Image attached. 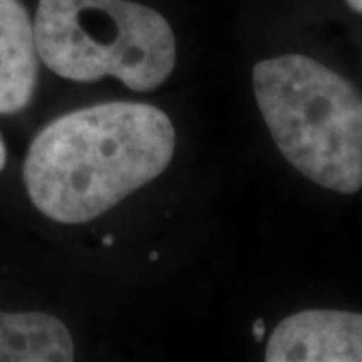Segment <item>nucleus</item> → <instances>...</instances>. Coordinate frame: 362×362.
<instances>
[{
    "label": "nucleus",
    "mask_w": 362,
    "mask_h": 362,
    "mask_svg": "<svg viewBox=\"0 0 362 362\" xmlns=\"http://www.w3.org/2000/svg\"><path fill=\"white\" fill-rule=\"evenodd\" d=\"M175 151L168 113L111 101L54 119L33 139L25 185L33 206L59 223H87L159 177Z\"/></svg>",
    "instance_id": "f257e3e1"
},
{
    "label": "nucleus",
    "mask_w": 362,
    "mask_h": 362,
    "mask_svg": "<svg viewBox=\"0 0 362 362\" xmlns=\"http://www.w3.org/2000/svg\"><path fill=\"white\" fill-rule=\"evenodd\" d=\"M252 78L259 113L280 153L324 189L361 192V90L304 54L259 61Z\"/></svg>",
    "instance_id": "f03ea898"
},
{
    "label": "nucleus",
    "mask_w": 362,
    "mask_h": 362,
    "mask_svg": "<svg viewBox=\"0 0 362 362\" xmlns=\"http://www.w3.org/2000/svg\"><path fill=\"white\" fill-rule=\"evenodd\" d=\"M33 26L39 59L69 81L113 77L127 89L149 93L177 63L165 16L133 0H39Z\"/></svg>",
    "instance_id": "7ed1b4c3"
},
{
    "label": "nucleus",
    "mask_w": 362,
    "mask_h": 362,
    "mask_svg": "<svg viewBox=\"0 0 362 362\" xmlns=\"http://www.w3.org/2000/svg\"><path fill=\"white\" fill-rule=\"evenodd\" d=\"M268 362H362V314L330 308L300 310L274 328Z\"/></svg>",
    "instance_id": "20e7f679"
},
{
    "label": "nucleus",
    "mask_w": 362,
    "mask_h": 362,
    "mask_svg": "<svg viewBox=\"0 0 362 362\" xmlns=\"http://www.w3.org/2000/svg\"><path fill=\"white\" fill-rule=\"evenodd\" d=\"M39 78L35 26L21 0H0V115L23 111Z\"/></svg>",
    "instance_id": "39448f33"
},
{
    "label": "nucleus",
    "mask_w": 362,
    "mask_h": 362,
    "mask_svg": "<svg viewBox=\"0 0 362 362\" xmlns=\"http://www.w3.org/2000/svg\"><path fill=\"white\" fill-rule=\"evenodd\" d=\"M75 344L63 320L45 312H0V362H71Z\"/></svg>",
    "instance_id": "423d86ee"
},
{
    "label": "nucleus",
    "mask_w": 362,
    "mask_h": 362,
    "mask_svg": "<svg viewBox=\"0 0 362 362\" xmlns=\"http://www.w3.org/2000/svg\"><path fill=\"white\" fill-rule=\"evenodd\" d=\"M6 165V145L2 141V137H0V171L4 169Z\"/></svg>",
    "instance_id": "0eeeda50"
},
{
    "label": "nucleus",
    "mask_w": 362,
    "mask_h": 362,
    "mask_svg": "<svg viewBox=\"0 0 362 362\" xmlns=\"http://www.w3.org/2000/svg\"><path fill=\"white\" fill-rule=\"evenodd\" d=\"M254 334H256L258 340H262V337H264V324H262V320H256V324H254Z\"/></svg>",
    "instance_id": "6e6552de"
},
{
    "label": "nucleus",
    "mask_w": 362,
    "mask_h": 362,
    "mask_svg": "<svg viewBox=\"0 0 362 362\" xmlns=\"http://www.w3.org/2000/svg\"><path fill=\"white\" fill-rule=\"evenodd\" d=\"M349 2V6L352 11H356V13L362 14V0H346Z\"/></svg>",
    "instance_id": "1a4fd4ad"
}]
</instances>
